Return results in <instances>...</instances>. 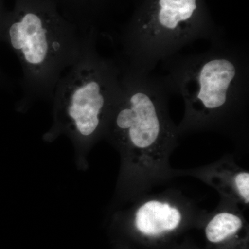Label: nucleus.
Wrapping results in <instances>:
<instances>
[{"label":"nucleus","mask_w":249,"mask_h":249,"mask_svg":"<svg viewBox=\"0 0 249 249\" xmlns=\"http://www.w3.org/2000/svg\"><path fill=\"white\" fill-rule=\"evenodd\" d=\"M162 78L184 103L179 137L213 132L249 150V55L246 45L224 39L201 53H177L163 60Z\"/></svg>","instance_id":"f257e3e1"},{"label":"nucleus","mask_w":249,"mask_h":249,"mask_svg":"<svg viewBox=\"0 0 249 249\" xmlns=\"http://www.w3.org/2000/svg\"><path fill=\"white\" fill-rule=\"evenodd\" d=\"M120 65V92L104 136L120 152L121 195L134 201L175 178L170 158L180 137L162 77Z\"/></svg>","instance_id":"f03ea898"},{"label":"nucleus","mask_w":249,"mask_h":249,"mask_svg":"<svg viewBox=\"0 0 249 249\" xmlns=\"http://www.w3.org/2000/svg\"><path fill=\"white\" fill-rule=\"evenodd\" d=\"M27 4L2 25L0 37L22 66V106L38 98L52 99L59 80L81 55L85 34L79 35L42 3Z\"/></svg>","instance_id":"7ed1b4c3"},{"label":"nucleus","mask_w":249,"mask_h":249,"mask_svg":"<svg viewBox=\"0 0 249 249\" xmlns=\"http://www.w3.org/2000/svg\"><path fill=\"white\" fill-rule=\"evenodd\" d=\"M199 39H223L205 0H139L121 34L120 63L148 74Z\"/></svg>","instance_id":"20e7f679"},{"label":"nucleus","mask_w":249,"mask_h":249,"mask_svg":"<svg viewBox=\"0 0 249 249\" xmlns=\"http://www.w3.org/2000/svg\"><path fill=\"white\" fill-rule=\"evenodd\" d=\"M96 40L94 28L85 31L81 55L60 78L52 97L55 128L89 143L105 135L121 89L120 64L98 53Z\"/></svg>","instance_id":"39448f33"},{"label":"nucleus","mask_w":249,"mask_h":249,"mask_svg":"<svg viewBox=\"0 0 249 249\" xmlns=\"http://www.w3.org/2000/svg\"><path fill=\"white\" fill-rule=\"evenodd\" d=\"M134 202L126 211L129 223L137 233L152 240L173 233L188 222L202 219L206 213L178 190L147 193Z\"/></svg>","instance_id":"423d86ee"},{"label":"nucleus","mask_w":249,"mask_h":249,"mask_svg":"<svg viewBox=\"0 0 249 249\" xmlns=\"http://www.w3.org/2000/svg\"><path fill=\"white\" fill-rule=\"evenodd\" d=\"M184 176L209 185L217 192L220 199L234 203L242 209H248L249 172L237 164L232 154L197 168L175 169V178Z\"/></svg>","instance_id":"0eeeda50"},{"label":"nucleus","mask_w":249,"mask_h":249,"mask_svg":"<svg viewBox=\"0 0 249 249\" xmlns=\"http://www.w3.org/2000/svg\"><path fill=\"white\" fill-rule=\"evenodd\" d=\"M242 212L238 205L220 199L213 211L205 214L206 240L217 245L235 237L245 226Z\"/></svg>","instance_id":"6e6552de"}]
</instances>
